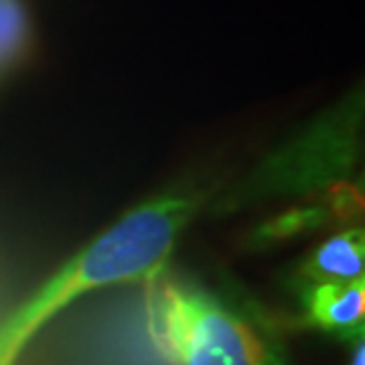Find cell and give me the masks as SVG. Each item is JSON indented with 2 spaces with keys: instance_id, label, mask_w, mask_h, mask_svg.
<instances>
[{
  "instance_id": "obj_1",
  "label": "cell",
  "mask_w": 365,
  "mask_h": 365,
  "mask_svg": "<svg viewBox=\"0 0 365 365\" xmlns=\"http://www.w3.org/2000/svg\"><path fill=\"white\" fill-rule=\"evenodd\" d=\"M202 204V192H164L121 214L0 320V365H17L43 327L86 294L164 275Z\"/></svg>"
},
{
  "instance_id": "obj_2",
  "label": "cell",
  "mask_w": 365,
  "mask_h": 365,
  "mask_svg": "<svg viewBox=\"0 0 365 365\" xmlns=\"http://www.w3.org/2000/svg\"><path fill=\"white\" fill-rule=\"evenodd\" d=\"M145 287V334L162 365H287L275 341L221 297L166 275Z\"/></svg>"
},
{
  "instance_id": "obj_3",
  "label": "cell",
  "mask_w": 365,
  "mask_h": 365,
  "mask_svg": "<svg viewBox=\"0 0 365 365\" xmlns=\"http://www.w3.org/2000/svg\"><path fill=\"white\" fill-rule=\"evenodd\" d=\"M306 323L341 339L359 341L365 330V277L354 282L304 284Z\"/></svg>"
},
{
  "instance_id": "obj_4",
  "label": "cell",
  "mask_w": 365,
  "mask_h": 365,
  "mask_svg": "<svg viewBox=\"0 0 365 365\" xmlns=\"http://www.w3.org/2000/svg\"><path fill=\"white\" fill-rule=\"evenodd\" d=\"M365 277V232L349 228L320 242L299 266L302 284L354 282Z\"/></svg>"
},
{
  "instance_id": "obj_5",
  "label": "cell",
  "mask_w": 365,
  "mask_h": 365,
  "mask_svg": "<svg viewBox=\"0 0 365 365\" xmlns=\"http://www.w3.org/2000/svg\"><path fill=\"white\" fill-rule=\"evenodd\" d=\"M26 41V14L19 0H0V74L17 60Z\"/></svg>"
}]
</instances>
